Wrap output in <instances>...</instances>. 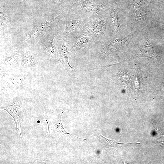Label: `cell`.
I'll use <instances>...</instances> for the list:
<instances>
[{
	"instance_id": "1",
	"label": "cell",
	"mask_w": 164,
	"mask_h": 164,
	"mask_svg": "<svg viewBox=\"0 0 164 164\" xmlns=\"http://www.w3.org/2000/svg\"><path fill=\"white\" fill-rule=\"evenodd\" d=\"M0 82L2 90L19 91L28 88L30 84L31 80L27 73L13 71L1 74Z\"/></svg>"
},
{
	"instance_id": "2",
	"label": "cell",
	"mask_w": 164,
	"mask_h": 164,
	"mask_svg": "<svg viewBox=\"0 0 164 164\" xmlns=\"http://www.w3.org/2000/svg\"><path fill=\"white\" fill-rule=\"evenodd\" d=\"M66 37L69 43L74 50L88 48L96 43L84 24L78 29L70 33Z\"/></svg>"
},
{
	"instance_id": "3",
	"label": "cell",
	"mask_w": 164,
	"mask_h": 164,
	"mask_svg": "<svg viewBox=\"0 0 164 164\" xmlns=\"http://www.w3.org/2000/svg\"><path fill=\"white\" fill-rule=\"evenodd\" d=\"M83 22L96 43L101 42L105 38L108 27L105 14L95 16L83 20Z\"/></svg>"
},
{
	"instance_id": "4",
	"label": "cell",
	"mask_w": 164,
	"mask_h": 164,
	"mask_svg": "<svg viewBox=\"0 0 164 164\" xmlns=\"http://www.w3.org/2000/svg\"><path fill=\"white\" fill-rule=\"evenodd\" d=\"M63 112L62 110L60 114L51 120H48L46 118L48 125V130L46 137L51 138L56 140L57 145V142L62 136L65 134L73 135L80 139H86L81 138L67 132L64 129L62 122L61 117Z\"/></svg>"
},
{
	"instance_id": "5",
	"label": "cell",
	"mask_w": 164,
	"mask_h": 164,
	"mask_svg": "<svg viewBox=\"0 0 164 164\" xmlns=\"http://www.w3.org/2000/svg\"><path fill=\"white\" fill-rule=\"evenodd\" d=\"M60 13L56 14L40 24L35 26L27 34L26 40L32 41L43 35L55 23Z\"/></svg>"
},
{
	"instance_id": "6",
	"label": "cell",
	"mask_w": 164,
	"mask_h": 164,
	"mask_svg": "<svg viewBox=\"0 0 164 164\" xmlns=\"http://www.w3.org/2000/svg\"><path fill=\"white\" fill-rule=\"evenodd\" d=\"M0 109L5 111L13 117L16 125V132H19L22 139L21 128L24 119V112L23 107L21 103L16 101L12 104L1 107Z\"/></svg>"
},
{
	"instance_id": "7",
	"label": "cell",
	"mask_w": 164,
	"mask_h": 164,
	"mask_svg": "<svg viewBox=\"0 0 164 164\" xmlns=\"http://www.w3.org/2000/svg\"><path fill=\"white\" fill-rule=\"evenodd\" d=\"M19 59L20 56L16 52L7 53L1 59V70L5 72L14 71L20 66Z\"/></svg>"
},
{
	"instance_id": "8",
	"label": "cell",
	"mask_w": 164,
	"mask_h": 164,
	"mask_svg": "<svg viewBox=\"0 0 164 164\" xmlns=\"http://www.w3.org/2000/svg\"><path fill=\"white\" fill-rule=\"evenodd\" d=\"M20 66L25 70L30 72L35 71L37 69L38 60L31 51L25 50L20 56Z\"/></svg>"
},
{
	"instance_id": "9",
	"label": "cell",
	"mask_w": 164,
	"mask_h": 164,
	"mask_svg": "<svg viewBox=\"0 0 164 164\" xmlns=\"http://www.w3.org/2000/svg\"><path fill=\"white\" fill-rule=\"evenodd\" d=\"M64 33L66 36L71 32L77 29L84 24L82 19L75 14L69 13L68 17L64 22Z\"/></svg>"
},
{
	"instance_id": "10",
	"label": "cell",
	"mask_w": 164,
	"mask_h": 164,
	"mask_svg": "<svg viewBox=\"0 0 164 164\" xmlns=\"http://www.w3.org/2000/svg\"><path fill=\"white\" fill-rule=\"evenodd\" d=\"M142 57H147L155 61H159L161 60H163L160 56L155 53L152 44L148 40L144 43L140 51L129 60H132Z\"/></svg>"
},
{
	"instance_id": "11",
	"label": "cell",
	"mask_w": 164,
	"mask_h": 164,
	"mask_svg": "<svg viewBox=\"0 0 164 164\" xmlns=\"http://www.w3.org/2000/svg\"><path fill=\"white\" fill-rule=\"evenodd\" d=\"M130 37L129 35L125 37L111 38L109 44L103 48L101 52L107 54L116 52L126 44Z\"/></svg>"
},
{
	"instance_id": "12",
	"label": "cell",
	"mask_w": 164,
	"mask_h": 164,
	"mask_svg": "<svg viewBox=\"0 0 164 164\" xmlns=\"http://www.w3.org/2000/svg\"><path fill=\"white\" fill-rule=\"evenodd\" d=\"M70 52L67 50L65 43L63 42L58 49L57 58L63 64L73 71V69L70 65L69 62L68 55Z\"/></svg>"
},
{
	"instance_id": "13",
	"label": "cell",
	"mask_w": 164,
	"mask_h": 164,
	"mask_svg": "<svg viewBox=\"0 0 164 164\" xmlns=\"http://www.w3.org/2000/svg\"><path fill=\"white\" fill-rule=\"evenodd\" d=\"M109 22L112 33L118 30L120 27V21L119 14L116 9L111 10L109 14Z\"/></svg>"
},
{
	"instance_id": "14",
	"label": "cell",
	"mask_w": 164,
	"mask_h": 164,
	"mask_svg": "<svg viewBox=\"0 0 164 164\" xmlns=\"http://www.w3.org/2000/svg\"><path fill=\"white\" fill-rule=\"evenodd\" d=\"M98 135L97 136L99 137L101 141V142L106 146L108 147H113L117 145L124 144H140V143H119L117 142L114 140L110 139L108 138L103 136L99 132L97 133Z\"/></svg>"
},
{
	"instance_id": "15",
	"label": "cell",
	"mask_w": 164,
	"mask_h": 164,
	"mask_svg": "<svg viewBox=\"0 0 164 164\" xmlns=\"http://www.w3.org/2000/svg\"><path fill=\"white\" fill-rule=\"evenodd\" d=\"M0 30L4 29L9 23V18L7 14L2 9H0Z\"/></svg>"
},
{
	"instance_id": "16",
	"label": "cell",
	"mask_w": 164,
	"mask_h": 164,
	"mask_svg": "<svg viewBox=\"0 0 164 164\" xmlns=\"http://www.w3.org/2000/svg\"><path fill=\"white\" fill-rule=\"evenodd\" d=\"M55 36H54L49 39L48 41L45 50L48 54L52 55H54L56 52V49L53 43V40Z\"/></svg>"
},
{
	"instance_id": "17",
	"label": "cell",
	"mask_w": 164,
	"mask_h": 164,
	"mask_svg": "<svg viewBox=\"0 0 164 164\" xmlns=\"http://www.w3.org/2000/svg\"><path fill=\"white\" fill-rule=\"evenodd\" d=\"M149 10L146 8H142L136 11L135 16L136 18L139 21H143L148 13Z\"/></svg>"
},
{
	"instance_id": "18",
	"label": "cell",
	"mask_w": 164,
	"mask_h": 164,
	"mask_svg": "<svg viewBox=\"0 0 164 164\" xmlns=\"http://www.w3.org/2000/svg\"><path fill=\"white\" fill-rule=\"evenodd\" d=\"M156 125L155 127H154L156 128L157 130L156 137L157 138L160 143L164 145V135L162 134L159 131L157 124H156Z\"/></svg>"
},
{
	"instance_id": "19",
	"label": "cell",
	"mask_w": 164,
	"mask_h": 164,
	"mask_svg": "<svg viewBox=\"0 0 164 164\" xmlns=\"http://www.w3.org/2000/svg\"><path fill=\"white\" fill-rule=\"evenodd\" d=\"M144 1L143 0H134L132 3V5L133 8H138L144 5Z\"/></svg>"
}]
</instances>
